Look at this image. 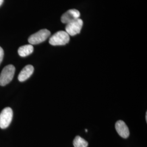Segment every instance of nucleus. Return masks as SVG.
Masks as SVG:
<instances>
[{"instance_id": "nucleus-1", "label": "nucleus", "mask_w": 147, "mask_h": 147, "mask_svg": "<svg viewBox=\"0 0 147 147\" xmlns=\"http://www.w3.org/2000/svg\"><path fill=\"white\" fill-rule=\"evenodd\" d=\"M16 68L13 65L5 66L0 74V86H5L9 84L13 79Z\"/></svg>"}, {"instance_id": "nucleus-2", "label": "nucleus", "mask_w": 147, "mask_h": 147, "mask_svg": "<svg viewBox=\"0 0 147 147\" xmlns=\"http://www.w3.org/2000/svg\"><path fill=\"white\" fill-rule=\"evenodd\" d=\"M70 40V37L65 31H60L55 33L50 38L49 43L53 46L64 45L68 43Z\"/></svg>"}, {"instance_id": "nucleus-3", "label": "nucleus", "mask_w": 147, "mask_h": 147, "mask_svg": "<svg viewBox=\"0 0 147 147\" xmlns=\"http://www.w3.org/2000/svg\"><path fill=\"white\" fill-rule=\"evenodd\" d=\"M51 33L47 29H42L28 38V42L31 45H36L45 41L50 36Z\"/></svg>"}, {"instance_id": "nucleus-4", "label": "nucleus", "mask_w": 147, "mask_h": 147, "mask_svg": "<svg viewBox=\"0 0 147 147\" xmlns=\"http://www.w3.org/2000/svg\"><path fill=\"white\" fill-rule=\"evenodd\" d=\"M13 116V112L11 107H6L0 113V127L5 129L10 125Z\"/></svg>"}, {"instance_id": "nucleus-5", "label": "nucleus", "mask_w": 147, "mask_h": 147, "mask_svg": "<svg viewBox=\"0 0 147 147\" xmlns=\"http://www.w3.org/2000/svg\"><path fill=\"white\" fill-rule=\"evenodd\" d=\"M83 26V21L81 19H78L67 24L65 32L71 36H74L80 33Z\"/></svg>"}, {"instance_id": "nucleus-6", "label": "nucleus", "mask_w": 147, "mask_h": 147, "mask_svg": "<svg viewBox=\"0 0 147 147\" xmlns=\"http://www.w3.org/2000/svg\"><path fill=\"white\" fill-rule=\"evenodd\" d=\"M80 13L78 10L72 9L68 10L61 16V21L63 24H67L69 22L80 18Z\"/></svg>"}, {"instance_id": "nucleus-7", "label": "nucleus", "mask_w": 147, "mask_h": 147, "mask_svg": "<svg viewBox=\"0 0 147 147\" xmlns=\"http://www.w3.org/2000/svg\"><path fill=\"white\" fill-rule=\"evenodd\" d=\"M115 127L117 133L122 138H127L129 136V130L124 121H117L116 122Z\"/></svg>"}, {"instance_id": "nucleus-8", "label": "nucleus", "mask_w": 147, "mask_h": 147, "mask_svg": "<svg viewBox=\"0 0 147 147\" xmlns=\"http://www.w3.org/2000/svg\"><path fill=\"white\" fill-rule=\"evenodd\" d=\"M34 71V67L32 65H27L22 69L18 76V80L20 82H24L28 79Z\"/></svg>"}, {"instance_id": "nucleus-9", "label": "nucleus", "mask_w": 147, "mask_h": 147, "mask_svg": "<svg viewBox=\"0 0 147 147\" xmlns=\"http://www.w3.org/2000/svg\"><path fill=\"white\" fill-rule=\"evenodd\" d=\"M33 51V47L32 45L28 44L22 46L18 49V53L20 56L24 57L31 55Z\"/></svg>"}, {"instance_id": "nucleus-10", "label": "nucleus", "mask_w": 147, "mask_h": 147, "mask_svg": "<svg viewBox=\"0 0 147 147\" xmlns=\"http://www.w3.org/2000/svg\"><path fill=\"white\" fill-rule=\"evenodd\" d=\"M73 145L74 147H87L88 143L82 137L77 136L74 140Z\"/></svg>"}, {"instance_id": "nucleus-11", "label": "nucleus", "mask_w": 147, "mask_h": 147, "mask_svg": "<svg viewBox=\"0 0 147 147\" xmlns=\"http://www.w3.org/2000/svg\"><path fill=\"white\" fill-rule=\"evenodd\" d=\"M3 57H4V51L3 49L0 47V64L3 59Z\"/></svg>"}, {"instance_id": "nucleus-12", "label": "nucleus", "mask_w": 147, "mask_h": 147, "mask_svg": "<svg viewBox=\"0 0 147 147\" xmlns=\"http://www.w3.org/2000/svg\"><path fill=\"white\" fill-rule=\"evenodd\" d=\"M3 1L4 0H0V6L2 5V3L3 2Z\"/></svg>"}, {"instance_id": "nucleus-13", "label": "nucleus", "mask_w": 147, "mask_h": 147, "mask_svg": "<svg viewBox=\"0 0 147 147\" xmlns=\"http://www.w3.org/2000/svg\"><path fill=\"white\" fill-rule=\"evenodd\" d=\"M146 121H147V113H146Z\"/></svg>"}]
</instances>
